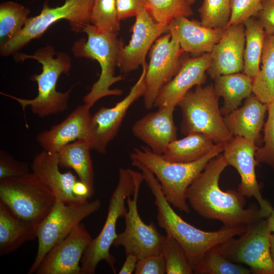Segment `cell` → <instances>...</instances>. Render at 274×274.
Masks as SVG:
<instances>
[{"mask_svg": "<svg viewBox=\"0 0 274 274\" xmlns=\"http://www.w3.org/2000/svg\"><path fill=\"white\" fill-rule=\"evenodd\" d=\"M261 63V68L253 78V93L268 105L274 100V35L265 38Z\"/></svg>", "mask_w": 274, "mask_h": 274, "instance_id": "30", "label": "cell"}, {"mask_svg": "<svg viewBox=\"0 0 274 274\" xmlns=\"http://www.w3.org/2000/svg\"><path fill=\"white\" fill-rule=\"evenodd\" d=\"M56 199L32 173L0 180V202L20 219L39 225L52 210Z\"/></svg>", "mask_w": 274, "mask_h": 274, "instance_id": "9", "label": "cell"}, {"mask_svg": "<svg viewBox=\"0 0 274 274\" xmlns=\"http://www.w3.org/2000/svg\"><path fill=\"white\" fill-rule=\"evenodd\" d=\"M225 29L207 27L183 16L176 17L168 24V32L184 51L197 54L211 53Z\"/></svg>", "mask_w": 274, "mask_h": 274, "instance_id": "23", "label": "cell"}, {"mask_svg": "<svg viewBox=\"0 0 274 274\" xmlns=\"http://www.w3.org/2000/svg\"><path fill=\"white\" fill-rule=\"evenodd\" d=\"M262 0H230L231 16L227 26L243 24L256 17L262 8Z\"/></svg>", "mask_w": 274, "mask_h": 274, "instance_id": "38", "label": "cell"}, {"mask_svg": "<svg viewBox=\"0 0 274 274\" xmlns=\"http://www.w3.org/2000/svg\"><path fill=\"white\" fill-rule=\"evenodd\" d=\"M30 167L31 173L52 192L56 200L67 204L88 201L73 193L77 177L70 170L65 173L59 170L57 152L43 150L34 157Z\"/></svg>", "mask_w": 274, "mask_h": 274, "instance_id": "21", "label": "cell"}, {"mask_svg": "<svg viewBox=\"0 0 274 274\" xmlns=\"http://www.w3.org/2000/svg\"><path fill=\"white\" fill-rule=\"evenodd\" d=\"M174 110L160 107L157 111L146 114L133 124V135L153 152L162 155L167 146L177 139Z\"/></svg>", "mask_w": 274, "mask_h": 274, "instance_id": "22", "label": "cell"}, {"mask_svg": "<svg viewBox=\"0 0 274 274\" xmlns=\"http://www.w3.org/2000/svg\"><path fill=\"white\" fill-rule=\"evenodd\" d=\"M196 274H250L249 268L233 262L222 255L214 247L208 251L193 268Z\"/></svg>", "mask_w": 274, "mask_h": 274, "instance_id": "32", "label": "cell"}, {"mask_svg": "<svg viewBox=\"0 0 274 274\" xmlns=\"http://www.w3.org/2000/svg\"><path fill=\"white\" fill-rule=\"evenodd\" d=\"M134 191L126 199L127 211L124 216V230L118 234L113 246L124 248L126 255L132 254L138 260L147 256L160 254L165 235L160 233L153 222L147 224L138 211V201L142 183L144 181L142 173L132 170Z\"/></svg>", "mask_w": 274, "mask_h": 274, "instance_id": "11", "label": "cell"}, {"mask_svg": "<svg viewBox=\"0 0 274 274\" xmlns=\"http://www.w3.org/2000/svg\"><path fill=\"white\" fill-rule=\"evenodd\" d=\"M245 27L244 24L227 26L210 53L211 63L207 71L213 79L221 75L243 72Z\"/></svg>", "mask_w": 274, "mask_h": 274, "instance_id": "19", "label": "cell"}, {"mask_svg": "<svg viewBox=\"0 0 274 274\" xmlns=\"http://www.w3.org/2000/svg\"><path fill=\"white\" fill-rule=\"evenodd\" d=\"M198 11L202 25L225 29L231 16L230 0H203Z\"/></svg>", "mask_w": 274, "mask_h": 274, "instance_id": "35", "label": "cell"}, {"mask_svg": "<svg viewBox=\"0 0 274 274\" xmlns=\"http://www.w3.org/2000/svg\"><path fill=\"white\" fill-rule=\"evenodd\" d=\"M120 22L115 0H94L90 24L104 31L118 34Z\"/></svg>", "mask_w": 274, "mask_h": 274, "instance_id": "36", "label": "cell"}, {"mask_svg": "<svg viewBox=\"0 0 274 274\" xmlns=\"http://www.w3.org/2000/svg\"><path fill=\"white\" fill-rule=\"evenodd\" d=\"M179 43L168 32L159 37L150 50L149 63L147 66L144 97L145 108L154 107L155 100L161 89L177 74L184 52Z\"/></svg>", "mask_w": 274, "mask_h": 274, "instance_id": "13", "label": "cell"}, {"mask_svg": "<svg viewBox=\"0 0 274 274\" xmlns=\"http://www.w3.org/2000/svg\"><path fill=\"white\" fill-rule=\"evenodd\" d=\"M267 105L252 93L246 98L242 107L223 117L224 123L233 136L254 140L258 139Z\"/></svg>", "mask_w": 274, "mask_h": 274, "instance_id": "24", "label": "cell"}, {"mask_svg": "<svg viewBox=\"0 0 274 274\" xmlns=\"http://www.w3.org/2000/svg\"><path fill=\"white\" fill-rule=\"evenodd\" d=\"M39 225L20 219L0 202V255L15 252L37 238Z\"/></svg>", "mask_w": 274, "mask_h": 274, "instance_id": "25", "label": "cell"}, {"mask_svg": "<svg viewBox=\"0 0 274 274\" xmlns=\"http://www.w3.org/2000/svg\"><path fill=\"white\" fill-rule=\"evenodd\" d=\"M73 192L77 197L86 200H87L93 195L89 187L80 180H77L75 183L73 188Z\"/></svg>", "mask_w": 274, "mask_h": 274, "instance_id": "43", "label": "cell"}, {"mask_svg": "<svg viewBox=\"0 0 274 274\" xmlns=\"http://www.w3.org/2000/svg\"><path fill=\"white\" fill-rule=\"evenodd\" d=\"M214 80L215 93L224 99V105L220 109L222 115L237 109L242 100L253 93V79L244 73L221 75Z\"/></svg>", "mask_w": 274, "mask_h": 274, "instance_id": "27", "label": "cell"}, {"mask_svg": "<svg viewBox=\"0 0 274 274\" xmlns=\"http://www.w3.org/2000/svg\"><path fill=\"white\" fill-rule=\"evenodd\" d=\"M271 233L267 218H261L248 225L239 238H230L214 248L229 260L247 265L253 273L274 274Z\"/></svg>", "mask_w": 274, "mask_h": 274, "instance_id": "10", "label": "cell"}, {"mask_svg": "<svg viewBox=\"0 0 274 274\" xmlns=\"http://www.w3.org/2000/svg\"><path fill=\"white\" fill-rule=\"evenodd\" d=\"M268 116L264 126V145L255 153L257 163H266L274 168V100L267 105Z\"/></svg>", "mask_w": 274, "mask_h": 274, "instance_id": "37", "label": "cell"}, {"mask_svg": "<svg viewBox=\"0 0 274 274\" xmlns=\"http://www.w3.org/2000/svg\"><path fill=\"white\" fill-rule=\"evenodd\" d=\"M142 72L128 94L112 108H100L91 119L92 137L91 150L105 154L107 146L116 136L123 119L130 106L143 96L146 88L147 64L142 66Z\"/></svg>", "mask_w": 274, "mask_h": 274, "instance_id": "15", "label": "cell"}, {"mask_svg": "<svg viewBox=\"0 0 274 274\" xmlns=\"http://www.w3.org/2000/svg\"><path fill=\"white\" fill-rule=\"evenodd\" d=\"M270 254L273 262H274V233H271L270 237Z\"/></svg>", "mask_w": 274, "mask_h": 274, "instance_id": "46", "label": "cell"}, {"mask_svg": "<svg viewBox=\"0 0 274 274\" xmlns=\"http://www.w3.org/2000/svg\"><path fill=\"white\" fill-rule=\"evenodd\" d=\"M215 144L201 133H190L184 138L174 141L166 148L162 157L174 162H191L197 160L209 153Z\"/></svg>", "mask_w": 274, "mask_h": 274, "instance_id": "28", "label": "cell"}, {"mask_svg": "<svg viewBox=\"0 0 274 274\" xmlns=\"http://www.w3.org/2000/svg\"><path fill=\"white\" fill-rule=\"evenodd\" d=\"M227 166L222 153L208 162L187 190L191 207L199 216L228 226L248 225L262 218L259 208H245L246 197L237 191L220 188V177Z\"/></svg>", "mask_w": 274, "mask_h": 274, "instance_id": "1", "label": "cell"}, {"mask_svg": "<svg viewBox=\"0 0 274 274\" xmlns=\"http://www.w3.org/2000/svg\"><path fill=\"white\" fill-rule=\"evenodd\" d=\"M92 240L84 224L81 223L49 251L35 273L81 274L79 263Z\"/></svg>", "mask_w": 274, "mask_h": 274, "instance_id": "17", "label": "cell"}, {"mask_svg": "<svg viewBox=\"0 0 274 274\" xmlns=\"http://www.w3.org/2000/svg\"><path fill=\"white\" fill-rule=\"evenodd\" d=\"M161 253L165 263L166 273H194L184 248L171 235H165Z\"/></svg>", "mask_w": 274, "mask_h": 274, "instance_id": "34", "label": "cell"}, {"mask_svg": "<svg viewBox=\"0 0 274 274\" xmlns=\"http://www.w3.org/2000/svg\"><path fill=\"white\" fill-rule=\"evenodd\" d=\"M147 11L157 22L168 25L178 16L193 15L191 5L188 0H145Z\"/></svg>", "mask_w": 274, "mask_h": 274, "instance_id": "33", "label": "cell"}, {"mask_svg": "<svg viewBox=\"0 0 274 274\" xmlns=\"http://www.w3.org/2000/svg\"><path fill=\"white\" fill-rule=\"evenodd\" d=\"M100 207L101 202L98 199L75 204H67L56 200L52 210L39 225L37 253L28 273H36L49 251Z\"/></svg>", "mask_w": 274, "mask_h": 274, "instance_id": "12", "label": "cell"}, {"mask_svg": "<svg viewBox=\"0 0 274 274\" xmlns=\"http://www.w3.org/2000/svg\"><path fill=\"white\" fill-rule=\"evenodd\" d=\"M14 55L16 62L32 59L42 64L41 73L34 74L30 78L31 80L37 83L38 95L35 98L28 99L4 92L1 94L17 101L23 110L29 106L32 113L40 118L64 112L68 107V101L73 86L64 92L57 91L56 88L60 76L67 74L71 68L69 56L62 52L56 53L54 48L48 45L31 55L17 52Z\"/></svg>", "mask_w": 274, "mask_h": 274, "instance_id": "3", "label": "cell"}, {"mask_svg": "<svg viewBox=\"0 0 274 274\" xmlns=\"http://www.w3.org/2000/svg\"><path fill=\"white\" fill-rule=\"evenodd\" d=\"M257 149L254 140L234 136L224 145L222 153L228 166H233L239 175L241 183L237 187L238 192L245 197L255 198L259 204L260 217L267 218L273 207L262 197L257 180L255 153Z\"/></svg>", "mask_w": 274, "mask_h": 274, "instance_id": "14", "label": "cell"}, {"mask_svg": "<svg viewBox=\"0 0 274 274\" xmlns=\"http://www.w3.org/2000/svg\"><path fill=\"white\" fill-rule=\"evenodd\" d=\"M89 141L81 139L62 147L57 152L59 167L73 169L94 193V172L90 154Z\"/></svg>", "mask_w": 274, "mask_h": 274, "instance_id": "26", "label": "cell"}, {"mask_svg": "<svg viewBox=\"0 0 274 274\" xmlns=\"http://www.w3.org/2000/svg\"><path fill=\"white\" fill-rule=\"evenodd\" d=\"M190 5H192L195 3L196 0H188Z\"/></svg>", "mask_w": 274, "mask_h": 274, "instance_id": "47", "label": "cell"}, {"mask_svg": "<svg viewBox=\"0 0 274 274\" xmlns=\"http://www.w3.org/2000/svg\"><path fill=\"white\" fill-rule=\"evenodd\" d=\"M90 107L79 106L60 123L39 133L37 141L43 150L57 152L77 140L90 141L92 137Z\"/></svg>", "mask_w": 274, "mask_h": 274, "instance_id": "20", "label": "cell"}, {"mask_svg": "<svg viewBox=\"0 0 274 274\" xmlns=\"http://www.w3.org/2000/svg\"><path fill=\"white\" fill-rule=\"evenodd\" d=\"M213 85H197L178 104L181 114L180 131L185 135L201 133L215 144L225 145L234 136L227 129Z\"/></svg>", "mask_w": 274, "mask_h": 274, "instance_id": "6", "label": "cell"}, {"mask_svg": "<svg viewBox=\"0 0 274 274\" xmlns=\"http://www.w3.org/2000/svg\"><path fill=\"white\" fill-rule=\"evenodd\" d=\"M211 62L210 53L182 61L177 74L160 91L154 107L175 109L192 87L204 83L206 72Z\"/></svg>", "mask_w": 274, "mask_h": 274, "instance_id": "18", "label": "cell"}, {"mask_svg": "<svg viewBox=\"0 0 274 274\" xmlns=\"http://www.w3.org/2000/svg\"><path fill=\"white\" fill-rule=\"evenodd\" d=\"M243 24L245 27L243 73L253 79L260 69V64L266 34L255 17L248 19Z\"/></svg>", "mask_w": 274, "mask_h": 274, "instance_id": "29", "label": "cell"}, {"mask_svg": "<svg viewBox=\"0 0 274 274\" xmlns=\"http://www.w3.org/2000/svg\"><path fill=\"white\" fill-rule=\"evenodd\" d=\"M82 32L87 35V39H81L75 43L72 47L74 55L94 59L101 68L99 79L83 97L84 104L91 108L103 97L120 95L123 92L121 89L110 88L115 83L125 79L122 76H114L122 40L118 39L117 34L104 31L90 23Z\"/></svg>", "mask_w": 274, "mask_h": 274, "instance_id": "5", "label": "cell"}, {"mask_svg": "<svg viewBox=\"0 0 274 274\" xmlns=\"http://www.w3.org/2000/svg\"><path fill=\"white\" fill-rule=\"evenodd\" d=\"M134 273H166L165 263L162 254L152 255L138 260Z\"/></svg>", "mask_w": 274, "mask_h": 274, "instance_id": "40", "label": "cell"}, {"mask_svg": "<svg viewBox=\"0 0 274 274\" xmlns=\"http://www.w3.org/2000/svg\"><path fill=\"white\" fill-rule=\"evenodd\" d=\"M135 17L131 39L127 45L121 41L118 54L117 66L124 74L142 66L155 41L168 32V25L156 22L146 9L140 11Z\"/></svg>", "mask_w": 274, "mask_h": 274, "instance_id": "16", "label": "cell"}, {"mask_svg": "<svg viewBox=\"0 0 274 274\" xmlns=\"http://www.w3.org/2000/svg\"><path fill=\"white\" fill-rule=\"evenodd\" d=\"M255 17L266 35H274V0H262V8Z\"/></svg>", "mask_w": 274, "mask_h": 274, "instance_id": "42", "label": "cell"}, {"mask_svg": "<svg viewBox=\"0 0 274 274\" xmlns=\"http://www.w3.org/2000/svg\"><path fill=\"white\" fill-rule=\"evenodd\" d=\"M268 224L271 232L274 233V208L270 214L267 218Z\"/></svg>", "mask_w": 274, "mask_h": 274, "instance_id": "45", "label": "cell"}, {"mask_svg": "<svg viewBox=\"0 0 274 274\" xmlns=\"http://www.w3.org/2000/svg\"><path fill=\"white\" fill-rule=\"evenodd\" d=\"M29 173L27 163L18 161L6 151H0V180L21 177Z\"/></svg>", "mask_w": 274, "mask_h": 274, "instance_id": "39", "label": "cell"}, {"mask_svg": "<svg viewBox=\"0 0 274 274\" xmlns=\"http://www.w3.org/2000/svg\"><path fill=\"white\" fill-rule=\"evenodd\" d=\"M29 13V9L14 2L0 5V45L11 40L22 30Z\"/></svg>", "mask_w": 274, "mask_h": 274, "instance_id": "31", "label": "cell"}, {"mask_svg": "<svg viewBox=\"0 0 274 274\" xmlns=\"http://www.w3.org/2000/svg\"><path fill=\"white\" fill-rule=\"evenodd\" d=\"M224 145L215 144L201 158L191 162H174L165 160L146 146L135 148L130 155L150 170L158 180L168 202L180 211L188 214L190 208L186 198L188 187L203 171L208 162L224 150Z\"/></svg>", "mask_w": 274, "mask_h": 274, "instance_id": "4", "label": "cell"}, {"mask_svg": "<svg viewBox=\"0 0 274 274\" xmlns=\"http://www.w3.org/2000/svg\"><path fill=\"white\" fill-rule=\"evenodd\" d=\"M138 259L132 254L126 255V259L118 272L119 274H131L134 272Z\"/></svg>", "mask_w": 274, "mask_h": 274, "instance_id": "44", "label": "cell"}, {"mask_svg": "<svg viewBox=\"0 0 274 274\" xmlns=\"http://www.w3.org/2000/svg\"><path fill=\"white\" fill-rule=\"evenodd\" d=\"M134 188L132 170L121 168L118 182L110 198L108 214L104 225L98 234L92 239L84 252L81 260V274H94L99 262L105 260L116 273L115 258L110 249L116 238V224L119 218H124L127 211V198Z\"/></svg>", "mask_w": 274, "mask_h": 274, "instance_id": "7", "label": "cell"}, {"mask_svg": "<svg viewBox=\"0 0 274 274\" xmlns=\"http://www.w3.org/2000/svg\"><path fill=\"white\" fill-rule=\"evenodd\" d=\"M94 0H65L60 6L50 7L47 2L41 13L29 18L22 30L14 38L0 45L3 56L14 54L32 40L40 38L53 23L61 19L67 20L72 30L82 32L90 23Z\"/></svg>", "mask_w": 274, "mask_h": 274, "instance_id": "8", "label": "cell"}, {"mask_svg": "<svg viewBox=\"0 0 274 274\" xmlns=\"http://www.w3.org/2000/svg\"><path fill=\"white\" fill-rule=\"evenodd\" d=\"M132 165L141 170L144 181L155 198L157 221L167 234L173 236L183 247L193 268L210 249L235 235L242 234L247 225H223L214 231L202 230L182 219L173 210L165 197L160 183L154 174L139 162L132 160Z\"/></svg>", "mask_w": 274, "mask_h": 274, "instance_id": "2", "label": "cell"}, {"mask_svg": "<svg viewBox=\"0 0 274 274\" xmlns=\"http://www.w3.org/2000/svg\"><path fill=\"white\" fill-rule=\"evenodd\" d=\"M119 19L135 17L144 9L147 10L145 0H115Z\"/></svg>", "mask_w": 274, "mask_h": 274, "instance_id": "41", "label": "cell"}]
</instances>
